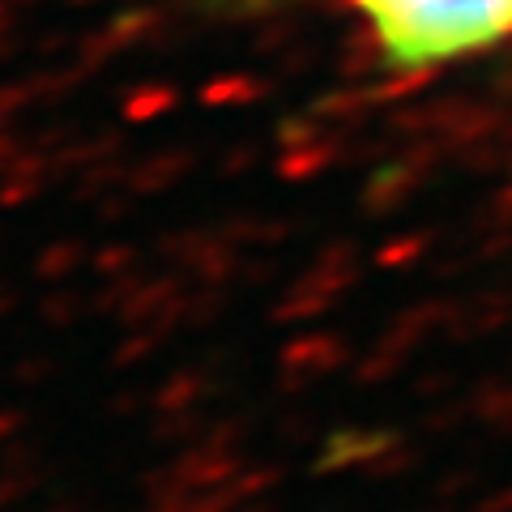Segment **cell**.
<instances>
[{"instance_id":"1","label":"cell","mask_w":512,"mask_h":512,"mask_svg":"<svg viewBox=\"0 0 512 512\" xmlns=\"http://www.w3.org/2000/svg\"><path fill=\"white\" fill-rule=\"evenodd\" d=\"M393 69H431L504 43L512 0H350Z\"/></svg>"}]
</instances>
